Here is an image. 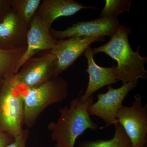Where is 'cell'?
<instances>
[{"mask_svg":"<svg viewBox=\"0 0 147 147\" xmlns=\"http://www.w3.org/2000/svg\"><path fill=\"white\" fill-rule=\"evenodd\" d=\"M131 33L130 28L120 25L107 43L92 50L93 55L104 53L117 62L115 77L117 82L121 81L123 84L137 83L138 79L146 80L147 78V71L144 68L147 57L139 55L142 46H139L136 52L131 49L128 38V35Z\"/></svg>","mask_w":147,"mask_h":147,"instance_id":"obj_1","label":"cell"},{"mask_svg":"<svg viewBox=\"0 0 147 147\" xmlns=\"http://www.w3.org/2000/svg\"><path fill=\"white\" fill-rule=\"evenodd\" d=\"M80 94L70 101L69 105L60 108L57 120L48 125L56 147H74L77 138L86 130L97 129V124L93 121L88 113L89 108L94 101L93 95L84 101Z\"/></svg>","mask_w":147,"mask_h":147,"instance_id":"obj_2","label":"cell"},{"mask_svg":"<svg viewBox=\"0 0 147 147\" xmlns=\"http://www.w3.org/2000/svg\"><path fill=\"white\" fill-rule=\"evenodd\" d=\"M20 89L24 100V124L30 128L47 107L61 102L68 96V84L59 76L39 86L26 88L24 92Z\"/></svg>","mask_w":147,"mask_h":147,"instance_id":"obj_3","label":"cell"},{"mask_svg":"<svg viewBox=\"0 0 147 147\" xmlns=\"http://www.w3.org/2000/svg\"><path fill=\"white\" fill-rule=\"evenodd\" d=\"M23 95L15 74L3 79L0 86V132L14 138L23 131Z\"/></svg>","mask_w":147,"mask_h":147,"instance_id":"obj_4","label":"cell"},{"mask_svg":"<svg viewBox=\"0 0 147 147\" xmlns=\"http://www.w3.org/2000/svg\"><path fill=\"white\" fill-rule=\"evenodd\" d=\"M131 106L123 105L118 113V121L129 138L131 147H147V104L142 105L141 96H134Z\"/></svg>","mask_w":147,"mask_h":147,"instance_id":"obj_5","label":"cell"},{"mask_svg":"<svg viewBox=\"0 0 147 147\" xmlns=\"http://www.w3.org/2000/svg\"><path fill=\"white\" fill-rule=\"evenodd\" d=\"M137 84L138 82H129L117 89L110 85L107 92L97 95V101L90 106L88 113L90 116H97L104 121L105 125L100 127V129L117 122L118 113L123 105L124 99L129 92L136 88Z\"/></svg>","mask_w":147,"mask_h":147,"instance_id":"obj_6","label":"cell"},{"mask_svg":"<svg viewBox=\"0 0 147 147\" xmlns=\"http://www.w3.org/2000/svg\"><path fill=\"white\" fill-rule=\"evenodd\" d=\"M57 59L50 51L38 57L31 58L15 74L18 84L36 88L56 77Z\"/></svg>","mask_w":147,"mask_h":147,"instance_id":"obj_7","label":"cell"},{"mask_svg":"<svg viewBox=\"0 0 147 147\" xmlns=\"http://www.w3.org/2000/svg\"><path fill=\"white\" fill-rule=\"evenodd\" d=\"M120 26L117 18L103 17L92 21L79 22L65 30L58 31L50 28V32L55 39H63L73 36L86 37L105 36L112 37Z\"/></svg>","mask_w":147,"mask_h":147,"instance_id":"obj_8","label":"cell"},{"mask_svg":"<svg viewBox=\"0 0 147 147\" xmlns=\"http://www.w3.org/2000/svg\"><path fill=\"white\" fill-rule=\"evenodd\" d=\"M105 36L86 37L73 36L58 40L57 45L49 50L57 59L56 76L71 65L93 42L103 41Z\"/></svg>","mask_w":147,"mask_h":147,"instance_id":"obj_9","label":"cell"},{"mask_svg":"<svg viewBox=\"0 0 147 147\" xmlns=\"http://www.w3.org/2000/svg\"><path fill=\"white\" fill-rule=\"evenodd\" d=\"M58 42L52 36L50 28L36 13L32 19L27 36L26 49L16 65L18 73L24 64L36 53L42 50H50Z\"/></svg>","mask_w":147,"mask_h":147,"instance_id":"obj_10","label":"cell"},{"mask_svg":"<svg viewBox=\"0 0 147 147\" xmlns=\"http://www.w3.org/2000/svg\"><path fill=\"white\" fill-rule=\"evenodd\" d=\"M9 8L0 21V45L4 49L26 46L30 26L22 21L10 6Z\"/></svg>","mask_w":147,"mask_h":147,"instance_id":"obj_11","label":"cell"},{"mask_svg":"<svg viewBox=\"0 0 147 147\" xmlns=\"http://www.w3.org/2000/svg\"><path fill=\"white\" fill-rule=\"evenodd\" d=\"M88 62V68L86 71L89 74V82L88 87L84 94L80 97L83 101L87 99L93 94L105 86H110L117 82L115 77L116 66L111 67H102L95 62L94 55L90 47H89L84 53Z\"/></svg>","mask_w":147,"mask_h":147,"instance_id":"obj_12","label":"cell"},{"mask_svg":"<svg viewBox=\"0 0 147 147\" xmlns=\"http://www.w3.org/2000/svg\"><path fill=\"white\" fill-rule=\"evenodd\" d=\"M90 7L73 0H44L36 13L50 28L53 22L59 17L72 16Z\"/></svg>","mask_w":147,"mask_h":147,"instance_id":"obj_13","label":"cell"},{"mask_svg":"<svg viewBox=\"0 0 147 147\" xmlns=\"http://www.w3.org/2000/svg\"><path fill=\"white\" fill-rule=\"evenodd\" d=\"M26 49V46L12 49L0 47V77L3 79L16 74V65Z\"/></svg>","mask_w":147,"mask_h":147,"instance_id":"obj_14","label":"cell"},{"mask_svg":"<svg viewBox=\"0 0 147 147\" xmlns=\"http://www.w3.org/2000/svg\"><path fill=\"white\" fill-rule=\"evenodd\" d=\"M115 126L114 137L109 140H85L79 143L78 147H131V142L121 125L118 121Z\"/></svg>","mask_w":147,"mask_h":147,"instance_id":"obj_15","label":"cell"},{"mask_svg":"<svg viewBox=\"0 0 147 147\" xmlns=\"http://www.w3.org/2000/svg\"><path fill=\"white\" fill-rule=\"evenodd\" d=\"M41 2L40 0L9 1L11 8L17 13L22 21L29 26Z\"/></svg>","mask_w":147,"mask_h":147,"instance_id":"obj_16","label":"cell"},{"mask_svg":"<svg viewBox=\"0 0 147 147\" xmlns=\"http://www.w3.org/2000/svg\"><path fill=\"white\" fill-rule=\"evenodd\" d=\"M131 1H105L104 8L101 10L100 18L114 17L120 13L129 11Z\"/></svg>","mask_w":147,"mask_h":147,"instance_id":"obj_17","label":"cell"},{"mask_svg":"<svg viewBox=\"0 0 147 147\" xmlns=\"http://www.w3.org/2000/svg\"><path fill=\"white\" fill-rule=\"evenodd\" d=\"M30 131L28 129H24L21 134L13 138V141L5 147H26Z\"/></svg>","mask_w":147,"mask_h":147,"instance_id":"obj_18","label":"cell"},{"mask_svg":"<svg viewBox=\"0 0 147 147\" xmlns=\"http://www.w3.org/2000/svg\"><path fill=\"white\" fill-rule=\"evenodd\" d=\"M13 138L0 132V147H5L13 141Z\"/></svg>","mask_w":147,"mask_h":147,"instance_id":"obj_19","label":"cell"},{"mask_svg":"<svg viewBox=\"0 0 147 147\" xmlns=\"http://www.w3.org/2000/svg\"><path fill=\"white\" fill-rule=\"evenodd\" d=\"M9 7L8 1H1L0 0V13L3 8H7Z\"/></svg>","mask_w":147,"mask_h":147,"instance_id":"obj_20","label":"cell"},{"mask_svg":"<svg viewBox=\"0 0 147 147\" xmlns=\"http://www.w3.org/2000/svg\"><path fill=\"white\" fill-rule=\"evenodd\" d=\"M3 79H3V78H1V77H0V86H1V84L2 83Z\"/></svg>","mask_w":147,"mask_h":147,"instance_id":"obj_21","label":"cell"}]
</instances>
